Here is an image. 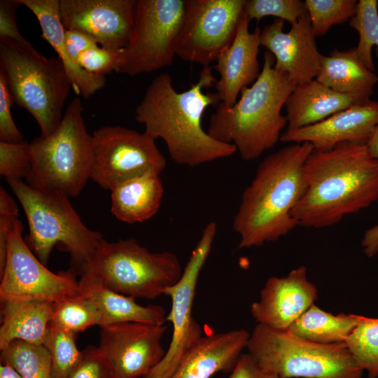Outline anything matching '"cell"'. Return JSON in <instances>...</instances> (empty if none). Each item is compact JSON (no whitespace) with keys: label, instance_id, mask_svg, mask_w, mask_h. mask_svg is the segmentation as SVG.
Returning a JSON list of instances; mask_svg holds the SVG:
<instances>
[{"label":"cell","instance_id":"1","mask_svg":"<svg viewBox=\"0 0 378 378\" xmlns=\"http://www.w3.org/2000/svg\"><path fill=\"white\" fill-rule=\"evenodd\" d=\"M212 67L203 66L197 81L183 92H177L167 74L157 76L136 106L134 117L144 124L145 132L162 139L176 163L195 167L234 155V144L211 137L202 125V115L209 106H218L216 92L204 89L214 86Z\"/></svg>","mask_w":378,"mask_h":378},{"label":"cell","instance_id":"2","mask_svg":"<svg viewBox=\"0 0 378 378\" xmlns=\"http://www.w3.org/2000/svg\"><path fill=\"white\" fill-rule=\"evenodd\" d=\"M304 171L306 190L292 211L298 226L329 227L378 202V160L366 144L313 150Z\"/></svg>","mask_w":378,"mask_h":378},{"label":"cell","instance_id":"3","mask_svg":"<svg viewBox=\"0 0 378 378\" xmlns=\"http://www.w3.org/2000/svg\"><path fill=\"white\" fill-rule=\"evenodd\" d=\"M313 150L307 142L291 144L259 164L232 221L240 248L276 241L298 226L292 211L305 192L304 166Z\"/></svg>","mask_w":378,"mask_h":378},{"label":"cell","instance_id":"4","mask_svg":"<svg viewBox=\"0 0 378 378\" xmlns=\"http://www.w3.org/2000/svg\"><path fill=\"white\" fill-rule=\"evenodd\" d=\"M274 64V55L265 52L256 80L242 90L232 106L219 103L209 119L208 134L220 142L234 144L246 161L273 148L288 124L281 109L296 85Z\"/></svg>","mask_w":378,"mask_h":378},{"label":"cell","instance_id":"5","mask_svg":"<svg viewBox=\"0 0 378 378\" xmlns=\"http://www.w3.org/2000/svg\"><path fill=\"white\" fill-rule=\"evenodd\" d=\"M0 71L13 103L34 118L41 136L52 133L63 117L72 88L59 58L46 57L30 42L0 38Z\"/></svg>","mask_w":378,"mask_h":378},{"label":"cell","instance_id":"6","mask_svg":"<svg viewBox=\"0 0 378 378\" xmlns=\"http://www.w3.org/2000/svg\"><path fill=\"white\" fill-rule=\"evenodd\" d=\"M80 98L67 106L54 131L30 143L31 170L25 182L42 191H59L68 197L80 194L93 162V140L86 129Z\"/></svg>","mask_w":378,"mask_h":378},{"label":"cell","instance_id":"7","mask_svg":"<svg viewBox=\"0 0 378 378\" xmlns=\"http://www.w3.org/2000/svg\"><path fill=\"white\" fill-rule=\"evenodd\" d=\"M7 183L24 210L27 241L38 260L46 265L52 248L59 244L81 268L104 239L102 234L84 224L64 193L42 191L23 180Z\"/></svg>","mask_w":378,"mask_h":378},{"label":"cell","instance_id":"8","mask_svg":"<svg viewBox=\"0 0 378 378\" xmlns=\"http://www.w3.org/2000/svg\"><path fill=\"white\" fill-rule=\"evenodd\" d=\"M183 269L172 252H151L134 239H104L80 272L118 293L154 299L179 279Z\"/></svg>","mask_w":378,"mask_h":378},{"label":"cell","instance_id":"9","mask_svg":"<svg viewBox=\"0 0 378 378\" xmlns=\"http://www.w3.org/2000/svg\"><path fill=\"white\" fill-rule=\"evenodd\" d=\"M246 348L262 369L279 378H363L345 342L318 344L257 323Z\"/></svg>","mask_w":378,"mask_h":378},{"label":"cell","instance_id":"10","mask_svg":"<svg viewBox=\"0 0 378 378\" xmlns=\"http://www.w3.org/2000/svg\"><path fill=\"white\" fill-rule=\"evenodd\" d=\"M18 215L0 212V234L7 240V254L0 273L1 302L48 300L59 302L78 293V281L71 272L54 273L43 265L22 238Z\"/></svg>","mask_w":378,"mask_h":378},{"label":"cell","instance_id":"11","mask_svg":"<svg viewBox=\"0 0 378 378\" xmlns=\"http://www.w3.org/2000/svg\"><path fill=\"white\" fill-rule=\"evenodd\" d=\"M185 6V0L136 1L131 35L115 72L134 76L172 65Z\"/></svg>","mask_w":378,"mask_h":378},{"label":"cell","instance_id":"12","mask_svg":"<svg viewBox=\"0 0 378 378\" xmlns=\"http://www.w3.org/2000/svg\"><path fill=\"white\" fill-rule=\"evenodd\" d=\"M92 136L90 178L102 189L111 190L121 183L147 174L160 175L167 166L155 139L145 132L106 125Z\"/></svg>","mask_w":378,"mask_h":378},{"label":"cell","instance_id":"13","mask_svg":"<svg viewBox=\"0 0 378 378\" xmlns=\"http://www.w3.org/2000/svg\"><path fill=\"white\" fill-rule=\"evenodd\" d=\"M176 55L203 66L216 61L231 45L246 0H185Z\"/></svg>","mask_w":378,"mask_h":378},{"label":"cell","instance_id":"14","mask_svg":"<svg viewBox=\"0 0 378 378\" xmlns=\"http://www.w3.org/2000/svg\"><path fill=\"white\" fill-rule=\"evenodd\" d=\"M217 232V225L206 224L202 235L183 269L179 279L165 289L164 295L172 300L166 321L172 324V336L165 355L160 363L144 378H170L184 352L202 336L200 324L192 316L195 290Z\"/></svg>","mask_w":378,"mask_h":378},{"label":"cell","instance_id":"15","mask_svg":"<svg viewBox=\"0 0 378 378\" xmlns=\"http://www.w3.org/2000/svg\"><path fill=\"white\" fill-rule=\"evenodd\" d=\"M100 349L110 360L118 378L148 375L164 358L162 338L167 327L139 322L102 326Z\"/></svg>","mask_w":378,"mask_h":378},{"label":"cell","instance_id":"16","mask_svg":"<svg viewBox=\"0 0 378 378\" xmlns=\"http://www.w3.org/2000/svg\"><path fill=\"white\" fill-rule=\"evenodd\" d=\"M136 5V0H59V13L65 29L86 34L118 52L129 41Z\"/></svg>","mask_w":378,"mask_h":378},{"label":"cell","instance_id":"17","mask_svg":"<svg viewBox=\"0 0 378 378\" xmlns=\"http://www.w3.org/2000/svg\"><path fill=\"white\" fill-rule=\"evenodd\" d=\"M284 21L274 20L261 29L260 44L275 59L274 67L286 73L297 85L314 80L323 58L318 50L316 37L307 12L284 31Z\"/></svg>","mask_w":378,"mask_h":378},{"label":"cell","instance_id":"18","mask_svg":"<svg viewBox=\"0 0 378 378\" xmlns=\"http://www.w3.org/2000/svg\"><path fill=\"white\" fill-rule=\"evenodd\" d=\"M317 288L301 265L286 276L267 279L260 299L252 303L251 312L257 323L278 330H288L317 298Z\"/></svg>","mask_w":378,"mask_h":378},{"label":"cell","instance_id":"19","mask_svg":"<svg viewBox=\"0 0 378 378\" xmlns=\"http://www.w3.org/2000/svg\"><path fill=\"white\" fill-rule=\"evenodd\" d=\"M378 125V102L369 99L341 111L314 125L284 132L280 141L312 145L326 150L342 143L366 144Z\"/></svg>","mask_w":378,"mask_h":378},{"label":"cell","instance_id":"20","mask_svg":"<svg viewBox=\"0 0 378 378\" xmlns=\"http://www.w3.org/2000/svg\"><path fill=\"white\" fill-rule=\"evenodd\" d=\"M249 22L244 13L232 43L214 66L220 76L214 87L221 103L227 107L235 104L242 90L253 84L261 71L258 58L261 29L256 27L250 32Z\"/></svg>","mask_w":378,"mask_h":378},{"label":"cell","instance_id":"21","mask_svg":"<svg viewBox=\"0 0 378 378\" xmlns=\"http://www.w3.org/2000/svg\"><path fill=\"white\" fill-rule=\"evenodd\" d=\"M250 334L244 329L199 337L182 355L170 378H211L235 368Z\"/></svg>","mask_w":378,"mask_h":378},{"label":"cell","instance_id":"22","mask_svg":"<svg viewBox=\"0 0 378 378\" xmlns=\"http://www.w3.org/2000/svg\"><path fill=\"white\" fill-rule=\"evenodd\" d=\"M370 97L338 92L316 79L295 85L285 104L287 130L319 122Z\"/></svg>","mask_w":378,"mask_h":378},{"label":"cell","instance_id":"23","mask_svg":"<svg viewBox=\"0 0 378 378\" xmlns=\"http://www.w3.org/2000/svg\"><path fill=\"white\" fill-rule=\"evenodd\" d=\"M38 20L42 34L58 55L78 96L88 99L106 85V77L94 75L83 69L68 56L64 42L65 29L61 21L59 0H19Z\"/></svg>","mask_w":378,"mask_h":378},{"label":"cell","instance_id":"24","mask_svg":"<svg viewBox=\"0 0 378 378\" xmlns=\"http://www.w3.org/2000/svg\"><path fill=\"white\" fill-rule=\"evenodd\" d=\"M78 293L90 300L101 318L100 327L105 325L139 322L164 325L166 312L160 305L142 306L135 298L115 292L97 281L81 274Z\"/></svg>","mask_w":378,"mask_h":378},{"label":"cell","instance_id":"25","mask_svg":"<svg viewBox=\"0 0 378 378\" xmlns=\"http://www.w3.org/2000/svg\"><path fill=\"white\" fill-rule=\"evenodd\" d=\"M2 304L0 349L14 340L44 345L55 302L48 300L6 301Z\"/></svg>","mask_w":378,"mask_h":378},{"label":"cell","instance_id":"26","mask_svg":"<svg viewBox=\"0 0 378 378\" xmlns=\"http://www.w3.org/2000/svg\"><path fill=\"white\" fill-rule=\"evenodd\" d=\"M315 79L338 92L370 98L378 83V75L364 64L356 47L323 55Z\"/></svg>","mask_w":378,"mask_h":378},{"label":"cell","instance_id":"27","mask_svg":"<svg viewBox=\"0 0 378 378\" xmlns=\"http://www.w3.org/2000/svg\"><path fill=\"white\" fill-rule=\"evenodd\" d=\"M111 191V212L119 220L135 223L152 218L163 197V186L158 174H147L115 186Z\"/></svg>","mask_w":378,"mask_h":378},{"label":"cell","instance_id":"28","mask_svg":"<svg viewBox=\"0 0 378 378\" xmlns=\"http://www.w3.org/2000/svg\"><path fill=\"white\" fill-rule=\"evenodd\" d=\"M364 316L340 313L334 315L312 304L288 330L309 342L323 344L346 342Z\"/></svg>","mask_w":378,"mask_h":378},{"label":"cell","instance_id":"29","mask_svg":"<svg viewBox=\"0 0 378 378\" xmlns=\"http://www.w3.org/2000/svg\"><path fill=\"white\" fill-rule=\"evenodd\" d=\"M1 362L13 367L22 378H52L50 356L44 345L14 340L1 351Z\"/></svg>","mask_w":378,"mask_h":378},{"label":"cell","instance_id":"30","mask_svg":"<svg viewBox=\"0 0 378 378\" xmlns=\"http://www.w3.org/2000/svg\"><path fill=\"white\" fill-rule=\"evenodd\" d=\"M349 22L359 35L356 47L358 55L370 71H374L372 50L375 46L374 50L378 57V1H358L356 13Z\"/></svg>","mask_w":378,"mask_h":378},{"label":"cell","instance_id":"31","mask_svg":"<svg viewBox=\"0 0 378 378\" xmlns=\"http://www.w3.org/2000/svg\"><path fill=\"white\" fill-rule=\"evenodd\" d=\"M76 336L50 323L44 346L50 356L52 378H66L80 362L83 351L77 348Z\"/></svg>","mask_w":378,"mask_h":378},{"label":"cell","instance_id":"32","mask_svg":"<svg viewBox=\"0 0 378 378\" xmlns=\"http://www.w3.org/2000/svg\"><path fill=\"white\" fill-rule=\"evenodd\" d=\"M345 343L368 378H377L378 318L364 316Z\"/></svg>","mask_w":378,"mask_h":378},{"label":"cell","instance_id":"33","mask_svg":"<svg viewBox=\"0 0 378 378\" xmlns=\"http://www.w3.org/2000/svg\"><path fill=\"white\" fill-rule=\"evenodd\" d=\"M51 323L77 334L90 326H100L101 318L93 303L78 293L55 303Z\"/></svg>","mask_w":378,"mask_h":378},{"label":"cell","instance_id":"34","mask_svg":"<svg viewBox=\"0 0 378 378\" xmlns=\"http://www.w3.org/2000/svg\"><path fill=\"white\" fill-rule=\"evenodd\" d=\"M304 2L315 37L325 35L335 25L349 21L358 4L356 0H305Z\"/></svg>","mask_w":378,"mask_h":378},{"label":"cell","instance_id":"35","mask_svg":"<svg viewBox=\"0 0 378 378\" xmlns=\"http://www.w3.org/2000/svg\"><path fill=\"white\" fill-rule=\"evenodd\" d=\"M307 13L304 2L300 0H246L244 13L251 21L258 22L266 16H273L290 25Z\"/></svg>","mask_w":378,"mask_h":378},{"label":"cell","instance_id":"36","mask_svg":"<svg viewBox=\"0 0 378 378\" xmlns=\"http://www.w3.org/2000/svg\"><path fill=\"white\" fill-rule=\"evenodd\" d=\"M31 170L30 143L0 141V174L6 181H26Z\"/></svg>","mask_w":378,"mask_h":378},{"label":"cell","instance_id":"37","mask_svg":"<svg viewBox=\"0 0 378 378\" xmlns=\"http://www.w3.org/2000/svg\"><path fill=\"white\" fill-rule=\"evenodd\" d=\"M66 378H118L106 355L98 347L83 351L81 359Z\"/></svg>","mask_w":378,"mask_h":378},{"label":"cell","instance_id":"38","mask_svg":"<svg viewBox=\"0 0 378 378\" xmlns=\"http://www.w3.org/2000/svg\"><path fill=\"white\" fill-rule=\"evenodd\" d=\"M119 53L99 46L83 52L78 57V63L90 74L105 76L111 71H115Z\"/></svg>","mask_w":378,"mask_h":378},{"label":"cell","instance_id":"39","mask_svg":"<svg viewBox=\"0 0 378 378\" xmlns=\"http://www.w3.org/2000/svg\"><path fill=\"white\" fill-rule=\"evenodd\" d=\"M13 102L4 74L0 71V141L18 143L24 140L11 115Z\"/></svg>","mask_w":378,"mask_h":378},{"label":"cell","instance_id":"40","mask_svg":"<svg viewBox=\"0 0 378 378\" xmlns=\"http://www.w3.org/2000/svg\"><path fill=\"white\" fill-rule=\"evenodd\" d=\"M20 5L19 0L0 1V38L27 43L29 41L20 32L15 20V11Z\"/></svg>","mask_w":378,"mask_h":378},{"label":"cell","instance_id":"41","mask_svg":"<svg viewBox=\"0 0 378 378\" xmlns=\"http://www.w3.org/2000/svg\"><path fill=\"white\" fill-rule=\"evenodd\" d=\"M64 42L69 57L78 63V56L88 49L99 46L89 35L80 31L65 29Z\"/></svg>","mask_w":378,"mask_h":378},{"label":"cell","instance_id":"42","mask_svg":"<svg viewBox=\"0 0 378 378\" xmlns=\"http://www.w3.org/2000/svg\"><path fill=\"white\" fill-rule=\"evenodd\" d=\"M227 378H279L262 369L248 354H242Z\"/></svg>","mask_w":378,"mask_h":378},{"label":"cell","instance_id":"43","mask_svg":"<svg viewBox=\"0 0 378 378\" xmlns=\"http://www.w3.org/2000/svg\"><path fill=\"white\" fill-rule=\"evenodd\" d=\"M361 244L365 254L370 258L378 253V224L368 229L363 237Z\"/></svg>","mask_w":378,"mask_h":378},{"label":"cell","instance_id":"44","mask_svg":"<svg viewBox=\"0 0 378 378\" xmlns=\"http://www.w3.org/2000/svg\"><path fill=\"white\" fill-rule=\"evenodd\" d=\"M366 146L370 155L378 160V125L376 126Z\"/></svg>","mask_w":378,"mask_h":378},{"label":"cell","instance_id":"45","mask_svg":"<svg viewBox=\"0 0 378 378\" xmlns=\"http://www.w3.org/2000/svg\"><path fill=\"white\" fill-rule=\"evenodd\" d=\"M0 378H22V377L11 365L1 363L0 366Z\"/></svg>","mask_w":378,"mask_h":378}]
</instances>
